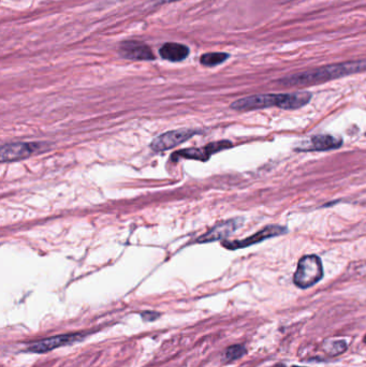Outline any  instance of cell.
Returning <instances> with one entry per match:
<instances>
[{
    "label": "cell",
    "instance_id": "6da1fadb",
    "mask_svg": "<svg viewBox=\"0 0 366 367\" xmlns=\"http://www.w3.org/2000/svg\"><path fill=\"white\" fill-rule=\"evenodd\" d=\"M363 71H366V60L334 63L286 76L278 81V84L284 87H305L326 83Z\"/></svg>",
    "mask_w": 366,
    "mask_h": 367
},
{
    "label": "cell",
    "instance_id": "7a4b0ae2",
    "mask_svg": "<svg viewBox=\"0 0 366 367\" xmlns=\"http://www.w3.org/2000/svg\"><path fill=\"white\" fill-rule=\"evenodd\" d=\"M310 99H312V94L308 92L253 95L236 100L231 104V109L236 111H252L277 106L284 110H296L306 105Z\"/></svg>",
    "mask_w": 366,
    "mask_h": 367
},
{
    "label": "cell",
    "instance_id": "3957f363",
    "mask_svg": "<svg viewBox=\"0 0 366 367\" xmlns=\"http://www.w3.org/2000/svg\"><path fill=\"white\" fill-rule=\"evenodd\" d=\"M324 277L322 262L315 254L305 255L298 261L293 276L294 284L301 289H306L317 284Z\"/></svg>",
    "mask_w": 366,
    "mask_h": 367
},
{
    "label": "cell",
    "instance_id": "277c9868",
    "mask_svg": "<svg viewBox=\"0 0 366 367\" xmlns=\"http://www.w3.org/2000/svg\"><path fill=\"white\" fill-rule=\"evenodd\" d=\"M198 133L199 131L197 129L189 128L168 131L155 139L150 144V148L154 152L169 150L171 148L179 146L180 144L186 142L187 140L191 139L192 137L198 135Z\"/></svg>",
    "mask_w": 366,
    "mask_h": 367
},
{
    "label": "cell",
    "instance_id": "5b68a950",
    "mask_svg": "<svg viewBox=\"0 0 366 367\" xmlns=\"http://www.w3.org/2000/svg\"><path fill=\"white\" fill-rule=\"evenodd\" d=\"M287 232H288L287 228L282 227V226H276V225L266 226L264 229L260 230L257 233H254V234H252L251 236H249V238H247L245 240L224 241L223 242V246L225 248H227V249H230V250L245 248V247L251 246V245L258 244V243H260L262 241L268 240L270 238L286 234Z\"/></svg>",
    "mask_w": 366,
    "mask_h": 367
},
{
    "label": "cell",
    "instance_id": "8992f818",
    "mask_svg": "<svg viewBox=\"0 0 366 367\" xmlns=\"http://www.w3.org/2000/svg\"><path fill=\"white\" fill-rule=\"evenodd\" d=\"M44 143H12L6 144L0 149L2 162L16 161L25 159L32 154H36L44 148Z\"/></svg>",
    "mask_w": 366,
    "mask_h": 367
},
{
    "label": "cell",
    "instance_id": "52a82bcc",
    "mask_svg": "<svg viewBox=\"0 0 366 367\" xmlns=\"http://www.w3.org/2000/svg\"><path fill=\"white\" fill-rule=\"evenodd\" d=\"M232 146V143L229 141H219L216 143H210L208 145L200 148H189V149H183L177 152L173 157L176 156H180V157L186 158V159H195V160H201L206 161L209 159L212 155L221 152L224 149H227Z\"/></svg>",
    "mask_w": 366,
    "mask_h": 367
},
{
    "label": "cell",
    "instance_id": "ba28073f",
    "mask_svg": "<svg viewBox=\"0 0 366 367\" xmlns=\"http://www.w3.org/2000/svg\"><path fill=\"white\" fill-rule=\"evenodd\" d=\"M83 334L80 333H75V334H64V335H58L50 338L42 339L39 341H36L31 343L28 347V351L35 352V353H43V352H49L51 350H54L56 348L66 346L68 343H73L77 340L82 339Z\"/></svg>",
    "mask_w": 366,
    "mask_h": 367
},
{
    "label": "cell",
    "instance_id": "9c48e42d",
    "mask_svg": "<svg viewBox=\"0 0 366 367\" xmlns=\"http://www.w3.org/2000/svg\"><path fill=\"white\" fill-rule=\"evenodd\" d=\"M243 218H233L226 221H221L209 231H207L201 238L198 239V242L208 243L223 240L224 238H227L228 235L232 234L233 232H235L243 225Z\"/></svg>",
    "mask_w": 366,
    "mask_h": 367
},
{
    "label": "cell",
    "instance_id": "30bf717a",
    "mask_svg": "<svg viewBox=\"0 0 366 367\" xmlns=\"http://www.w3.org/2000/svg\"><path fill=\"white\" fill-rule=\"evenodd\" d=\"M120 54L128 59L153 60L155 58L149 47L142 42L136 41H127L121 44Z\"/></svg>",
    "mask_w": 366,
    "mask_h": 367
},
{
    "label": "cell",
    "instance_id": "8fae6325",
    "mask_svg": "<svg viewBox=\"0 0 366 367\" xmlns=\"http://www.w3.org/2000/svg\"><path fill=\"white\" fill-rule=\"evenodd\" d=\"M159 54L165 60L181 61L188 56L189 49L180 43H166L160 49Z\"/></svg>",
    "mask_w": 366,
    "mask_h": 367
},
{
    "label": "cell",
    "instance_id": "7c38bea8",
    "mask_svg": "<svg viewBox=\"0 0 366 367\" xmlns=\"http://www.w3.org/2000/svg\"><path fill=\"white\" fill-rule=\"evenodd\" d=\"M312 150H329L341 146V140L329 135H318L310 139Z\"/></svg>",
    "mask_w": 366,
    "mask_h": 367
},
{
    "label": "cell",
    "instance_id": "4fadbf2b",
    "mask_svg": "<svg viewBox=\"0 0 366 367\" xmlns=\"http://www.w3.org/2000/svg\"><path fill=\"white\" fill-rule=\"evenodd\" d=\"M228 57L229 55L227 53H207L202 55L201 58H200V61H201L203 66L214 67L224 62L225 60H227Z\"/></svg>",
    "mask_w": 366,
    "mask_h": 367
},
{
    "label": "cell",
    "instance_id": "5bb4252c",
    "mask_svg": "<svg viewBox=\"0 0 366 367\" xmlns=\"http://www.w3.org/2000/svg\"><path fill=\"white\" fill-rule=\"evenodd\" d=\"M246 353V349L242 344H234V346L229 347L225 354H224V361L225 362H232L242 358L244 354Z\"/></svg>",
    "mask_w": 366,
    "mask_h": 367
},
{
    "label": "cell",
    "instance_id": "9a60e30c",
    "mask_svg": "<svg viewBox=\"0 0 366 367\" xmlns=\"http://www.w3.org/2000/svg\"><path fill=\"white\" fill-rule=\"evenodd\" d=\"M346 348H347V346H346L345 342L336 341L334 343H332V347H330V349H328V350H329V352H331V354L335 355V354L343 352L346 350Z\"/></svg>",
    "mask_w": 366,
    "mask_h": 367
},
{
    "label": "cell",
    "instance_id": "2e32d148",
    "mask_svg": "<svg viewBox=\"0 0 366 367\" xmlns=\"http://www.w3.org/2000/svg\"><path fill=\"white\" fill-rule=\"evenodd\" d=\"M141 316L144 321H154L159 317V314L155 313V311H144V313L141 314Z\"/></svg>",
    "mask_w": 366,
    "mask_h": 367
},
{
    "label": "cell",
    "instance_id": "e0dca14e",
    "mask_svg": "<svg viewBox=\"0 0 366 367\" xmlns=\"http://www.w3.org/2000/svg\"><path fill=\"white\" fill-rule=\"evenodd\" d=\"M274 367H286L284 364H277V365H275Z\"/></svg>",
    "mask_w": 366,
    "mask_h": 367
},
{
    "label": "cell",
    "instance_id": "ac0fdd59",
    "mask_svg": "<svg viewBox=\"0 0 366 367\" xmlns=\"http://www.w3.org/2000/svg\"><path fill=\"white\" fill-rule=\"evenodd\" d=\"M364 341H365V343H366V336L364 337Z\"/></svg>",
    "mask_w": 366,
    "mask_h": 367
},
{
    "label": "cell",
    "instance_id": "d6986e66",
    "mask_svg": "<svg viewBox=\"0 0 366 367\" xmlns=\"http://www.w3.org/2000/svg\"><path fill=\"white\" fill-rule=\"evenodd\" d=\"M292 367H301V366H292Z\"/></svg>",
    "mask_w": 366,
    "mask_h": 367
},
{
    "label": "cell",
    "instance_id": "ffe728a7",
    "mask_svg": "<svg viewBox=\"0 0 366 367\" xmlns=\"http://www.w3.org/2000/svg\"><path fill=\"white\" fill-rule=\"evenodd\" d=\"M285 2H290V0H285Z\"/></svg>",
    "mask_w": 366,
    "mask_h": 367
}]
</instances>
